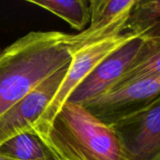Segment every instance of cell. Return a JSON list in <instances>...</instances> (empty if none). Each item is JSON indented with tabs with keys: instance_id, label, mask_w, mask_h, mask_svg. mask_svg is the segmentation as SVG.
<instances>
[{
	"instance_id": "11",
	"label": "cell",
	"mask_w": 160,
	"mask_h": 160,
	"mask_svg": "<svg viewBox=\"0 0 160 160\" xmlns=\"http://www.w3.org/2000/svg\"><path fill=\"white\" fill-rule=\"evenodd\" d=\"M0 154L14 160H55L33 131L15 136L0 146Z\"/></svg>"
},
{
	"instance_id": "5",
	"label": "cell",
	"mask_w": 160,
	"mask_h": 160,
	"mask_svg": "<svg viewBox=\"0 0 160 160\" xmlns=\"http://www.w3.org/2000/svg\"><path fill=\"white\" fill-rule=\"evenodd\" d=\"M110 127L133 160L160 159V98Z\"/></svg>"
},
{
	"instance_id": "10",
	"label": "cell",
	"mask_w": 160,
	"mask_h": 160,
	"mask_svg": "<svg viewBox=\"0 0 160 160\" xmlns=\"http://www.w3.org/2000/svg\"><path fill=\"white\" fill-rule=\"evenodd\" d=\"M61 18L78 33L89 24V1L85 0H26Z\"/></svg>"
},
{
	"instance_id": "9",
	"label": "cell",
	"mask_w": 160,
	"mask_h": 160,
	"mask_svg": "<svg viewBox=\"0 0 160 160\" xmlns=\"http://www.w3.org/2000/svg\"><path fill=\"white\" fill-rule=\"evenodd\" d=\"M126 31L146 39L160 38V2L136 0L127 22Z\"/></svg>"
},
{
	"instance_id": "1",
	"label": "cell",
	"mask_w": 160,
	"mask_h": 160,
	"mask_svg": "<svg viewBox=\"0 0 160 160\" xmlns=\"http://www.w3.org/2000/svg\"><path fill=\"white\" fill-rule=\"evenodd\" d=\"M67 38L60 31H31L0 49V117L69 65Z\"/></svg>"
},
{
	"instance_id": "7",
	"label": "cell",
	"mask_w": 160,
	"mask_h": 160,
	"mask_svg": "<svg viewBox=\"0 0 160 160\" xmlns=\"http://www.w3.org/2000/svg\"><path fill=\"white\" fill-rule=\"evenodd\" d=\"M147 40L135 37L111 53L75 89L68 101L81 104L112 89L136 60Z\"/></svg>"
},
{
	"instance_id": "2",
	"label": "cell",
	"mask_w": 160,
	"mask_h": 160,
	"mask_svg": "<svg viewBox=\"0 0 160 160\" xmlns=\"http://www.w3.org/2000/svg\"><path fill=\"white\" fill-rule=\"evenodd\" d=\"M55 160H133L111 127L68 101L39 136Z\"/></svg>"
},
{
	"instance_id": "12",
	"label": "cell",
	"mask_w": 160,
	"mask_h": 160,
	"mask_svg": "<svg viewBox=\"0 0 160 160\" xmlns=\"http://www.w3.org/2000/svg\"><path fill=\"white\" fill-rule=\"evenodd\" d=\"M159 76L160 38L148 39L136 60L112 89L129 82Z\"/></svg>"
},
{
	"instance_id": "14",
	"label": "cell",
	"mask_w": 160,
	"mask_h": 160,
	"mask_svg": "<svg viewBox=\"0 0 160 160\" xmlns=\"http://www.w3.org/2000/svg\"><path fill=\"white\" fill-rule=\"evenodd\" d=\"M158 160H160V159H158Z\"/></svg>"
},
{
	"instance_id": "3",
	"label": "cell",
	"mask_w": 160,
	"mask_h": 160,
	"mask_svg": "<svg viewBox=\"0 0 160 160\" xmlns=\"http://www.w3.org/2000/svg\"><path fill=\"white\" fill-rule=\"evenodd\" d=\"M135 37L139 36L125 32L119 36L88 44L72 52L70 64L59 88L42 114L33 125L32 131L38 137L45 134L54 117L68 101L75 89L106 57Z\"/></svg>"
},
{
	"instance_id": "6",
	"label": "cell",
	"mask_w": 160,
	"mask_h": 160,
	"mask_svg": "<svg viewBox=\"0 0 160 160\" xmlns=\"http://www.w3.org/2000/svg\"><path fill=\"white\" fill-rule=\"evenodd\" d=\"M136 0H91L88 26L72 35L68 34L67 45L70 52L88 44L119 36L126 31L127 22Z\"/></svg>"
},
{
	"instance_id": "4",
	"label": "cell",
	"mask_w": 160,
	"mask_h": 160,
	"mask_svg": "<svg viewBox=\"0 0 160 160\" xmlns=\"http://www.w3.org/2000/svg\"><path fill=\"white\" fill-rule=\"evenodd\" d=\"M160 98V76L123 84L81 103L107 126L132 115Z\"/></svg>"
},
{
	"instance_id": "13",
	"label": "cell",
	"mask_w": 160,
	"mask_h": 160,
	"mask_svg": "<svg viewBox=\"0 0 160 160\" xmlns=\"http://www.w3.org/2000/svg\"><path fill=\"white\" fill-rule=\"evenodd\" d=\"M0 160H14V159H12V158H8V157H5V156H3V155H1V154H0Z\"/></svg>"
},
{
	"instance_id": "8",
	"label": "cell",
	"mask_w": 160,
	"mask_h": 160,
	"mask_svg": "<svg viewBox=\"0 0 160 160\" xmlns=\"http://www.w3.org/2000/svg\"><path fill=\"white\" fill-rule=\"evenodd\" d=\"M68 66L52 75L0 117V146L15 136L32 131L33 125L59 88Z\"/></svg>"
}]
</instances>
